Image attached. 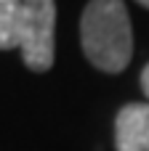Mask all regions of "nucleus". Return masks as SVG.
Masks as SVG:
<instances>
[{"label": "nucleus", "mask_w": 149, "mask_h": 151, "mask_svg": "<svg viewBox=\"0 0 149 151\" xmlns=\"http://www.w3.org/2000/svg\"><path fill=\"white\" fill-rule=\"evenodd\" d=\"M80 45L85 58L107 72L120 74L133 56V32L125 3L120 0H93L80 16Z\"/></svg>", "instance_id": "obj_1"}, {"label": "nucleus", "mask_w": 149, "mask_h": 151, "mask_svg": "<svg viewBox=\"0 0 149 151\" xmlns=\"http://www.w3.org/2000/svg\"><path fill=\"white\" fill-rule=\"evenodd\" d=\"M16 48L27 69L48 72L56 58V3L16 0Z\"/></svg>", "instance_id": "obj_2"}, {"label": "nucleus", "mask_w": 149, "mask_h": 151, "mask_svg": "<svg viewBox=\"0 0 149 151\" xmlns=\"http://www.w3.org/2000/svg\"><path fill=\"white\" fill-rule=\"evenodd\" d=\"M115 151H149V104H125L117 111Z\"/></svg>", "instance_id": "obj_3"}, {"label": "nucleus", "mask_w": 149, "mask_h": 151, "mask_svg": "<svg viewBox=\"0 0 149 151\" xmlns=\"http://www.w3.org/2000/svg\"><path fill=\"white\" fill-rule=\"evenodd\" d=\"M16 48V0H0V50Z\"/></svg>", "instance_id": "obj_4"}, {"label": "nucleus", "mask_w": 149, "mask_h": 151, "mask_svg": "<svg viewBox=\"0 0 149 151\" xmlns=\"http://www.w3.org/2000/svg\"><path fill=\"white\" fill-rule=\"evenodd\" d=\"M141 90H144V96L149 98V64L141 69Z\"/></svg>", "instance_id": "obj_5"}, {"label": "nucleus", "mask_w": 149, "mask_h": 151, "mask_svg": "<svg viewBox=\"0 0 149 151\" xmlns=\"http://www.w3.org/2000/svg\"><path fill=\"white\" fill-rule=\"evenodd\" d=\"M139 5H141V8H147V11H149V0H141Z\"/></svg>", "instance_id": "obj_6"}]
</instances>
